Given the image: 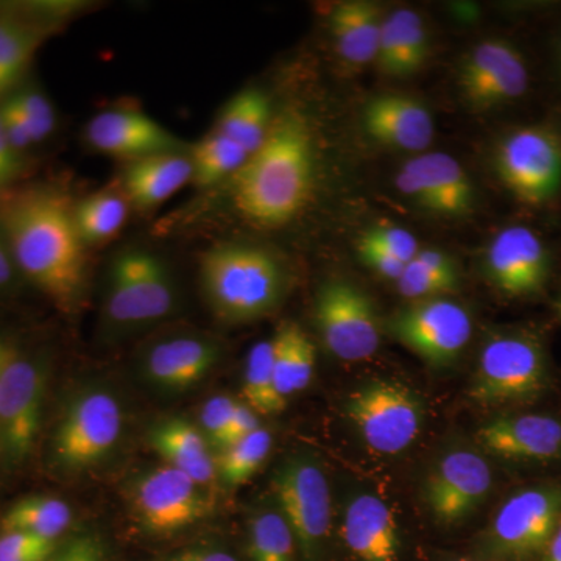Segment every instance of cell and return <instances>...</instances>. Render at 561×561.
Here are the masks:
<instances>
[{
  "instance_id": "1",
  "label": "cell",
  "mask_w": 561,
  "mask_h": 561,
  "mask_svg": "<svg viewBox=\"0 0 561 561\" xmlns=\"http://www.w3.org/2000/svg\"><path fill=\"white\" fill-rule=\"evenodd\" d=\"M60 192L27 190L0 201V231L22 278L62 312L79 308L87 291V247Z\"/></svg>"
},
{
  "instance_id": "2",
  "label": "cell",
  "mask_w": 561,
  "mask_h": 561,
  "mask_svg": "<svg viewBox=\"0 0 561 561\" xmlns=\"http://www.w3.org/2000/svg\"><path fill=\"white\" fill-rule=\"evenodd\" d=\"M313 172L316 154L308 125L295 114H284L232 176V201L251 224L280 227L309 201Z\"/></svg>"
},
{
  "instance_id": "3",
  "label": "cell",
  "mask_w": 561,
  "mask_h": 561,
  "mask_svg": "<svg viewBox=\"0 0 561 561\" xmlns=\"http://www.w3.org/2000/svg\"><path fill=\"white\" fill-rule=\"evenodd\" d=\"M551 351L541 330L513 324L490 331L468 397L491 412L535 409L556 390Z\"/></svg>"
},
{
  "instance_id": "4",
  "label": "cell",
  "mask_w": 561,
  "mask_h": 561,
  "mask_svg": "<svg viewBox=\"0 0 561 561\" xmlns=\"http://www.w3.org/2000/svg\"><path fill=\"white\" fill-rule=\"evenodd\" d=\"M201 286L217 319L247 324L278 311L289 289V276L271 250L227 242L203 254Z\"/></svg>"
},
{
  "instance_id": "5",
  "label": "cell",
  "mask_w": 561,
  "mask_h": 561,
  "mask_svg": "<svg viewBox=\"0 0 561 561\" xmlns=\"http://www.w3.org/2000/svg\"><path fill=\"white\" fill-rule=\"evenodd\" d=\"M561 522V474L513 489L472 542L482 561H540Z\"/></svg>"
},
{
  "instance_id": "6",
  "label": "cell",
  "mask_w": 561,
  "mask_h": 561,
  "mask_svg": "<svg viewBox=\"0 0 561 561\" xmlns=\"http://www.w3.org/2000/svg\"><path fill=\"white\" fill-rule=\"evenodd\" d=\"M180 291L171 268L147 250L121 251L106 272L102 323L110 335H127L169 319Z\"/></svg>"
},
{
  "instance_id": "7",
  "label": "cell",
  "mask_w": 561,
  "mask_h": 561,
  "mask_svg": "<svg viewBox=\"0 0 561 561\" xmlns=\"http://www.w3.org/2000/svg\"><path fill=\"white\" fill-rule=\"evenodd\" d=\"M124 427L125 411L117 394L99 383L83 387L70 398L55 430V463L70 472L98 467L116 451Z\"/></svg>"
},
{
  "instance_id": "8",
  "label": "cell",
  "mask_w": 561,
  "mask_h": 561,
  "mask_svg": "<svg viewBox=\"0 0 561 561\" xmlns=\"http://www.w3.org/2000/svg\"><path fill=\"white\" fill-rule=\"evenodd\" d=\"M273 496L294 531L301 561H323L330 546L332 504L330 482L320 461L294 454L276 468Z\"/></svg>"
},
{
  "instance_id": "9",
  "label": "cell",
  "mask_w": 561,
  "mask_h": 561,
  "mask_svg": "<svg viewBox=\"0 0 561 561\" xmlns=\"http://www.w3.org/2000/svg\"><path fill=\"white\" fill-rule=\"evenodd\" d=\"M345 412L365 445L383 456L411 448L426 416L420 394L390 379H371L351 391Z\"/></svg>"
},
{
  "instance_id": "10",
  "label": "cell",
  "mask_w": 561,
  "mask_h": 561,
  "mask_svg": "<svg viewBox=\"0 0 561 561\" xmlns=\"http://www.w3.org/2000/svg\"><path fill=\"white\" fill-rule=\"evenodd\" d=\"M493 168L516 201L546 205L561 190V133L545 124L515 128L497 144Z\"/></svg>"
},
{
  "instance_id": "11",
  "label": "cell",
  "mask_w": 561,
  "mask_h": 561,
  "mask_svg": "<svg viewBox=\"0 0 561 561\" xmlns=\"http://www.w3.org/2000/svg\"><path fill=\"white\" fill-rule=\"evenodd\" d=\"M313 320L321 342L335 359H370L381 346L382 321L375 301L348 279L321 284L313 301Z\"/></svg>"
},
{
  "instance_id": "12",
  "label": "cell",
  "mask_w": 561,
  "mask_h": 561,
  "mask_svg": "<svg viewBox=\"0 0 561 561\" xmlns=\"http://www.w3.org/2000/svg\"><path fill=\"white\" fill-rule=\"evenodd\" d=\"M494 483L489 456L479 448L456 446L431 465L421 485V497L435 523L456 527L481 511Z\"/></svg>"
},
{
  "instance_id": "13",
  "label": "cell",
  "mask_w": 561,
  "mask_h": 561,
  "mask_svg": "<svg viewBox=\"0 0 561 561\" xmlns=\"http://www.w3.org/2000/svg\"><path fill=\"white\" fill-rule=\"evenodd\" d=\"M490 459L561 474V413L524 409L493 413L476 432Z\"/></svg>"
},
{
  "instance_id": "14",
  "label": "cell",
  "mask_w": 561,
  "mask_h": 561,
  "mask_svg": "<svg viewBox=\"0 0 561 561\" xmlns=\"http://www.w3.org/2000/svg\"><path fill=\"white\" fill-rule=\"evenodd\" d=\"M387 330L400 345L432 367H449L459 359L472 335L470 312L446 298L409 301L391 313Z\"/></svg>"
},
{
  "instance_id": "15",
  "label": "cell",
  "mask_w": 561,
  "mask_h": 561,
  "mask_svg": "<svg viewBox=\"0 0 561 561\" xmlns=\"http://www.w3.org/2000/svg\"><path fill=\"white\" fill-rule=\"evenodd\" d=\"M46 367L9 348L0 375V449L11 463L27 459L43 423Z\"/></svg>"
},
{
  "instance_id": "16",
  "label": "cell",
  "mask_w": 561,
  "mask_h": 561,
  "mask_svg": "<svg viewBox=\"0 0 561 561\" xmlns=\"http://www.w3.org/2000/svg\"><path fill=\"white\" fill-rule=\"evenodd\" d=\"M130 504L144 530L161 537L203 522L214 508L210 489L169 465L142 472L131 482Z\"/></svg>"
},
{
  "instance_id": "17",
  "label": "cell",
  "mask_w": 561,
  "mask_h": 561,
  "mask_svg": "<svg viewBox=\"0 0 561 561\" xmlns=\"http://www.w3.org/2000/svg\"><path fill=\"white\" fill-rule=\"evenodd\" d=\"M491 286L512 300H534L548 290L552 256L540 236L522 225L497 232L483 254Z\"/></svg>"
},
{
  "instance_id": "18",
  "label": "cell",
  "mask_w": 561,
  "mask_h": 561,
  "mask_svg": "<svg viewBox=\"0 0 561 561\" xmlns=\"http://www.w3.org/2000/svg\"><path fill=\"white\" fill-rule=\"evenodd\" d=\"M457 84L474 111H489L518 101L529 90L530 76L522 51L504 39H486L460 62Z\"/></svg>"
},
{
  "instance_id": "19",
  "label": "cell",
  "mask_w": 561,
  "mask_h": 561,
  "mask_svg": "<svg viewBox=\"0 0 561 561\" xmlns=\"http://www.w3.org/2000/svg\"><path fill=\"white\" fill-rule=\"evenodd\" d=\"M220 343L205 334L184 332L165 335L142 350L138 359L140 379L160 393H184L216 370Z\"/></svg>"
},
{
  "instance_id": "20",
  "label": "cell",
  "mask_w": 561,
  "mask_h": 561,
  "mask_svg": "<svg viewBox=\"0 0 561 561\" xmlns=\"http://www.w3.org/2000/svg\"><path fill=\"white\" fill-rule=\"evenodd\" d=\"M397 186L421 208L445 216H465L474 205L470 176L459 161L443 151H431L402 165Z\"/></svg>"
},
{
  "instance_id": "21",
  "label": "cell",
  "mask_w": 561,
  "mask_h": 561,
  "mask_svg": "<svg viewBox=\"0 0 561 561\" xmlns=\"http://www.w3.org/2000/svg\"><path fill=\"white\" fill-rule=\"evenodd\" d=\"M90 146L127 162L158 153L183 150V142L149 114L136 110H110L92 117L87 127Z\"/></svg>"
},
{
  "instance_id": "22",
  "label": "cell",
  "mask_w": 561,
  "mask_h": 561,
  "mask_svg": "<svg viewBox=\"0 0 561 561\" xmlns=\"http://www.w3.org/2000/svg\"><path fill=\"white\" fill-rule=\"evenodd\" d=\"M342 538L356 561H400V526L378 494L360 491L343 508Z\"/></svg>"
},
{
  "instance_id": "23",
  "label": "cell",
  "mask_w": 561,
  "mask_h": 561,
  "mask_svg": "<svg viewBox=\"0 0 561 561\" xmlns=\"http://www.w3.org/2000/svg\"><path fill=\"white\" fill-rule=\"evenodd\" d=\"M362 125L368 136L390 149L420 153L434 139L430 110L416 99L402 94H381L365 103Z\"/></svg>"
},
{
  "instance_id": "24",
  "label": "cell",
  "mask_w": 561,
  "mask_h": 561,
  "mask_svg": "<svg viewBox=\"0 0 561 561\" xmlns=\"http://www.w3.org/2000/svg\"><path fill=\"white\" fill-rule=\"evenodd\" d=\"M194 179L191 154L183 151L151 154L127 162L122 186L130 205L151 209L172 198Z\"/></svg>"
},
{
  "instance_id": "25",
  "label": "cell",
  "mask_w": 561,
  "mask_h": 561,
  "mask_svg": "<svg viewBox=\"0 0 561 561\" xmlns=\"http://www.w3.org/2000/svg\"><path fill=\"white\" fill-rule=\"evenodd\" d=\"M149 443L165 465L190 476L192 481L210 489L217 481V457L201 427L186 419L171 416L158 421L149 432Z\"/></svg>"
},
{
  "instance_id": "26",
  "label": "cell",
  "mask_w": 561,
  "mask_h": 561,
  "mask_svg": "<svg viewBox=\"0 0 561 561\" xmlns=\"http://www.w3.org/2000/svg\"><path fill=\"white\" fill-rule=\"evenodd\" d=\"M430 33L416 11L398 9L386 14L375 61L381 72L391 77L412 76L430 58Z\"/></svg>"
},
{
  "instance_id": "27",
  "label": "cell",
  "mask_w": 561,
  "mask_h": 561,
  "mask_svg": "<svg viewBox=\"0 0 561 561\" xmlns=\"http://www.w3.org/2000/svg\"><path fill=\"white\" fill-rule=\"evenodd\" d=\"M383 18L381 7L368 0H346L332 9L330 32L343 61L351 66L376 61Z\"/></svg>"
},
{
  "instance_id": "28",
  "label": "cell",
  "mask_w": 561,
  "mask_h": 561,
  "mask_svg": "<svg viewBox=\"0 0 561 561\" xmlns=\"http://www.w3.org/2000/svg\"><path fill=\"white\" fill-rule=\"evenodd\" d=\"M44 28L38 21L16 11H0V101L21 81L43 43Z\"/></svg>"
},
{
  "instance_id": "29",
  "label": "cell",
  "mask_w": 561,
  "mask_h": 561,
  "mask_svg": "<svg viewBox=\"0 0 561 561\" xmlns=\"http://www.w3.org/2000/svg\"><path fill=\"white\" fill-rule=\"evenodd\" d=\"M273 368L280 397L289 400L308 389L316 373L317 351L311 337L297 323L284 321L272 337Z\"/></svg>"
},
{
  "instance_id": "30",
  "label": "cell",
  "mask_w": 561,
  "mask_h": 561,
  "mask_svg": "<svg viewBox=\"0 0 561 561\" xmlns=\"http://www.w3.org/2000/svg\"><path fill=\"white\" fill-rule=\"evenodd\" d=\"M271 101L260 90L236 94L221 110L214 130L245 147L250 153L260 149L272 127Z\"/></svg>"
},
{
  "instance_id": "31",
  "label": "cell",
  "mask_w": 561,
  "mask_h": 561,
  "mask_svg": "<svg viewBox=\"0 0 561 561\" xmlns=\"http://www.w3.org/2000/svg\"><path fill=\"white\" fill-rule=\"evenodd\" d=\"M68 502L51 496H31L14 502L0 518V531H22L46 540L61 541L72 526Z\"/></svg>"
},
{
  "instance_id": "32",
  "label": "cell",
  "mask_w": 561,
  "mask_h": 561,
  "mask_svg": "<svg viewBox=\"0 0 561 561\" xmlns=\"http://www.w3.org/2000/svg\"><path fill=\"white\" fill-rule=\"evenodd\" d=\"M130 202L124 192L102 191L77 203L73 221L84 247L102 245L119 234L128 219Z\"/></svg>"
},
{
  "instance_id": "33",
  "label": "cell",
  "mask_w": 561,
  "mask_h": 561,
  "mask_svg": "<svg viewBox=\"0 0 561 561\" xmlns=\"http://www.w3.org/2000/svg\"><path fill=\"white\" fill-rule=\"evenodd\" d=\"M250 561H301L294 531L278 507L256 508L247 523Z\"/></svg>"
},
{
  "instance_id": "34",
  "label": "cell",
  "mask_w": 561,
  "mask_h": 561,
  "mask_svg": "<svg viewBox=\"0 0 561 561\" xmlns=\"http://www.w3.org/2000/svg\"><path fill=\"white\" fill-rule=\"evenodd\" d=\"M242 397L243 402L257 415H276L286 409L287 400L280 397L276 386L272 339L254 343L247 354Z\"/></svg>"
},
{
  "instance_id": "35",
  "label": "cell",
  "mask_w": 561,
  "mask_h": 561,
  "mask_svg": "<svg viewBox=\"0 0 561 561\" xmlns=\"http://www.w3.org/2000/svg\"><path fill=\"white\" fill-rule=\"evenodd\" d=\"M250 151L228 136L213 130L192 151L194 165L192 183L208 187L224 180H231L250 158Z\"/></svg>"
},
{
  "instance_id": "36",
  "label": "cell",
  "mask_w": 561,
  "mask_h": 561,
  "mask_svg": "<svg viewBox=\"0 0 561 561\" xmlns=\"http://www.w3.org/2000/svg\"><path fill=\"white\" fill-rule=\"evenodd\" d=\"M273 448V435L267 427L228 446L217 457V478L230 489L245 485L264 467Z\"/></svg>"
},
{
  "instance_id": "37",
  "label": "cell",
  "mask_w": 561,
  "mask_h": 561,
  "mask_svg": "<svg viewBox=\"0 0 561 561\" xmlns=\"http://www.w3.org/2000/svg\"><path fill=\"white\" fill-rule=\"evenodd\" d=\"M459 278L438 275L423 267L416 261L409 262L401 278L397 280L398 291L409 301L434 300L446 298L459 289Z\"/></svg>"
},
{
  "instance_id": "38",
  "label": "cell",
  "mask_w": 561,
  "mask_h": 561,
  "mask_svg": "<svg viewBox=\"0 0 561 561\" xmlns=\"http://www.w3.org/2000/svg\"><path fill=\"white\" fill-rule=\"evenodd\" d=\"M16 106L18 111L27 124L36 144L49 138L55 130L57 116L49 99L39 90L33 87H18L16 90L7 95Z\"/></svg>"
},
{
  "instance_id": "39",
  "label": "cell",
  "mask_w": 561,
  "mask_h": 561,
  "mask_svg": "<svg viewBox=\"0 0 561 561\" xmlns=\"http://www.w3.org/2000/svg\"><path fill=\"white\" fill-rule=\"evenodd\" d=\"M359 242L386 251L404 264H409L421 250L415 236L397 225H376L362 234Z\"/></svg>"
},
{
  "instance_id": "40",
  "label": "cell",
  "mask_w": 561,
  "mask_h": 561,
  "mask_svg": "<svg viewBox=\"0 0 561 561\" xmlns=\"http://www.w3.org/2000/svg\"><path fill=\"white\" fill-rule=\"evenodd\" d=\"M236 405H238V400L227 397V394H217V397L209 398L202 405L201 426L198 427H201L214 451L220 453L224 449L228 426H230Z\"/></svg>"
},
{
  "instance_id": "41",
  "label": "cell",
  "mask_w": 561,
  "mask_h": 561,
  "mask_svg": "<svg viewBox=\"0 0 561 561\" xmlns=\"http://www.w3.org/2000/svg\"><path fill=\"white\" fill-rule=\"evenodd\" d=\"M60 542L22 531H0V561H46Z\"/></svg>"
},
{
  "instance_id": "42",
  "label": "cell",
  "mask_w": 561,
  "mask_h": 561,
  "mask_svg": "<svg viewBox=\"0 0 561 561\" xmlns=\"http://www.w3.org/2000/svg\"><path fill=\"white\" fill-rule=\"evenodd\" d=\"M46 561H108V553L101 537L80 534L61 540Z\"/></svg>"
},
{
  "instance_id": "43",
  "label": "cell",
  "mask_w": 561,
  "mask_h": 561,
  "mask_svg": "<svg viewBox=\"0 0 561 561\" xmlns=\"http://www.w3.org/2000/svg\"><path fill=\"white\" fill-rule=\"evenodd\" d=\"M24 172V153L11 144L0 122V192L9 191Z\"/></svg>"
},
{
  "instance_id": "44",
  "label": "cell",
  "mask_w": 561,
  "mask_h": 561,
  "mask_svg": "<svg viewBox=\"0 0 561 561\" xmlns=\"http://www.w3.org/2000/svg\"><path fill=\"white\" fill-rule=\"evenodd\" d=\"M357 254L368 268L381 275L382 278L394 280V283L401 278L402 272L408 265L386 251L367 245V243L357 242Z\"/></svg>"
},
{
  "instance_id": "45",
  "label": "cell",
  "mask_w": 561,
  "mask_h": 561,
  "mask_svg": "<svg viewBox=\"0 0 561 561\" xmlns=\"http://www.w3.org/2000/svg\"><path fill=\"white\" fill-rule=\"evenodd\" d=\"M260 415H257L253 409H250L245 402L238 401L234 413H232L230 426H228L224 449L249 437L250 434H253V432L260 430ZM224 449H221V451H224Z\"/></svg>"
},
{
  "instance_id": "46",
  "label": "cell",
  "mask_w": 561,
  "mask_h": 561,
  "mask_svg": "<svg viewBox=\"0 0 561 561\" xmlns=\"http://www.w3.org/2000/svg\"><path fill=\"white\" fill-rule=\"evenodd\" d=\"M412 261L419 262L423 267L430 268V271L438 273V275L460 279L456 262H454L449 254L443 253L440 250L421 249Z\"/></svg>"
},
{
  "instance_id": "47",
  "label": "cell",
  "mask_w": 561,
  "mask_h": 561,
  "mask_svg": "<svg viewBox=\"0 0 561 561\" xmlns=\"http://www.w3.org/2000/svg\"><path fill=\"white\" fill-rule=\"evenodd\" d=\"M165 561H239L231 552L221 548H203L184 549V551L173 553Z\"/></svg>"
},
{
  "instance_id": "48",
  "label": "cell",
  "mask_w": 561,
  "mask_h": 561,
  "mask_svg": "<svg viewBox=\"0 0 561 561\" xmlns=\"http://www.w3.org/2000/svg\"><path fill=\"white\" fill-rule=\"evenodd\" d=\"M20 271L14 264L9 243L0 231V290L11 289L20 279Z\"/></svg>"
},
{
  "instance_id": "49",
  "label": "cell",
  "mask_w": 561,
  "mask_h": 561,
  "mask_svg": "<svg viewBox=\"0 0 561 561\" xmlns=\"http://www.w3.org/2000/svg\"><path fill=\"white\" fill-rule=\"evenodd\" d=\"M540 561H561V522L557 530L553 531L551 541H549Z\"/></svg>"
},
{
  "instance_id": "50",
  "label": "cell",
  "mask_w": 561,
  "mask_h": 561,
  "mask_svg": "<svg viewBox=\"0 0 561 561\" xmlns=\"http://www.w3.org/2000/svg\"><path fill=\"white\" fill-rule=\"evenodd\" d=\"M10 345L0 341V375H2L3 362H5L7 353H9Z\"/></svg>"
},
{
  "instance_id": "51",
  "label": "cell",
  "mask_w": 561,
  "mask_h": 561,
  "mask_svg": "<svg viewBox=\"0 0 561 561\" xmlns=\"http://www.w3.org/2000/svg\"><path fill=\"white\" fill-rule=\"evenodd\" d=\"M442 561H482V560L476 559V557H470V559H468V557H456V559H445Z\"/></svg>"
},
{
  "instance_id": "52",
  "label": "cell",
  "mask_w": 561,
  "mask_h": 561,
  "mask_svg": "<svg viewBox=\"0 0 561 561\" xmlns=\"http://www.w3.org/2000/svg\"><path fill=\"white\" fill-rule=\"evenodd\" d=\"M556 309H557V313H559V317L561 320V297L559 298V301H557Z\"/></svg>"
},
{
  "instance_id": "53",
  "label": "cell",
  "mask_w": 561,
  "mask_h": 561,
  "mask_svg": "<svg viewBox=\"0 0 561 561\" xmlns=\"http://www.w3.org/2000/svg\"><path fill=\"white\" fill-rule=\"evenodd\" d=\"M559 54H560V65H561V43H560V51H559Z\"/></svg>"
}]
</instances>
